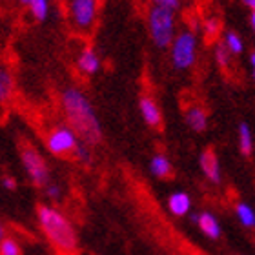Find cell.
<instances>
[{
	"label": "cell",
	"mask_w": 255,
	"mask_h": 255,
	"mask_svg": "<svg viewBox=\"0 0 255 255\" xmlns=\"http://www.w3.org/2000/svg\"><path fill=\"white\" fill-rule=\"evenodd\" d=\"M197 46H199V40H197V35L193 31L184 29V31L177 33L175 40L170 46V57L173 68L179 71L190 69L197 60Z\"/></svg>",
	"instance_id": "cell-4"
},
{
	"label": "cell",
	"mask_w": 255,
	"mask_h": 255,
	"mask_svg": "<svg viewBox=\"0 0 255 255\" xmlns=\"http://www.w3.org/2000/svg\"><path fill=\"white\" fill-rule=\"evenodd\" d=\"M168 210L175 217H184L191 210V199L186 191H173L168 197Z\"/></svg>",
	"instance_id": "cell-11"
},
{
	"label": "cell",
	"mask_w": 255,
	"mask_h": 255,
	"mask_svg": "<svg viewBox=\"0 0 255 255\" xmlns=\"http://www.w3.org/2000/svg\"><path fill=\"white\" fill-rule=\"evenodd\" d=\"M224 46L228 48V51L232 55H241L243 49H245V44H243V38L237 35L235 31H226L224 33Z\"/></svg>",
	"instance_id": "cell-17"
},
{
	"label": "cell",
	"mask_w": 255,
	"mask_h": 255,
	"mask_svg": "<svg viewBox=\"0 0 255 255\" xmlns=\"http://www.w3.org/2000/svg\"><path fill=\"white\" fill-rule=\"evenodd\" d=\"M235 215L239 219V223L245 228H255V210L246 204V202H237L235 204Z\"/></svg>",
	"instance_id": "cell-16"
},
{
	"label": "cell",
	"mask_w": 255,
	"mask_h": 255,
	"mask_svg": "<svg viewBox=\"0 0 255 255\" xmlns=\"http://www.w3.org/2000/svg\"><path fill=\"white\" fill-rule=\"evenodd\" d=\"M250 64H252V68L255 69V51H254V53L250 55Z\"/></svg>",
	"instance_id": "cell-29"
},
{
	"label": "cell",
	"mask_w": 255,
	"mask_h": 255,
	"mask_svg": "<svg viewBox=\"0 0 255 255\" xmlns=\"http://www.w3.org/2000/svg\"><path fill=\"white\" fill-rule=\"evenodd\" d=\"M18 2H20V4H24V5H29V2H31V0H18Z\"/></svg>",
	"instance_id": "cell-30"
},
{
	"label": "cell",
	"mask_w": 255,
	"mask_h": 255,
	"mask_svg": "<svg viewBox=\"0 0 255 255\" xmlns=\"http://www.w3.org/2000/svg\"><path fill=\"white\" fill-rule=\"evenodd\" d=\"M80 142L79 135L69 124H59L55 126L46 137V148L51 155L66 157L69 153H75L77 144Z\"/></svg>",
	"instance_id": "cell-6"
},
{
	"label": "cell",
	"mask_w": 255,
	"mask_h": 255,
	"mask_svg": "<svg viewBox=\"0 0 255 255\" xmlns=\"http://www.w3.org/2000/svg\"><path fill=\"white\" fill-rule=\"evenodd\" d=\"M237 135H239V151L245 157H250L254 151V133H252L250 126L246 123H241Z\"/></svg>",
	"instance_id": "cell-15"
},
{
	"label": "cell",
	"mask_w": 255,
	"mask_h": 255,
	"mask_svg": "<svg viewBox=\"0 0 255 255\" xmlns=\"http://www.w3.org/2000/svg\"><path fill=\"white\" fill-rule=\"evenodd\" d=\"M91 146H88L86 142H82L80 140L79 144H77V149H75V157L80 160V162H84V164H90L91 162V151H90Z\"/></svg>",
	"instance_id": "cell-22"
},
{
	"label": "cell",
	"mask_w": 255,
	"mask_h": 255,
	"mask_svg": "<svg viewBox=\"0 0 255 255\" xmlns=\"http://www.w3.org/2000/svg\"><path fill=\"white\" fill-rule=\"evenodd\" d=\"M77 66L82 73L86 75H95L101 69V57L97 55L93 48H86L80 51L79 59H77Z\"/></svg>",
	"instance_id": "cell-12"
},
{
	"label": "cell",
	"mask_w": 255,
	"mask_h": 255,
	"mask_svg": "<svg viewBox=\"0 0 255 255\" xmlns=\"http://www.w3.org/2000/svg\"><path fill=\"white\" fill-rule=\"evenodd\" d=\"M29 11H31V15L35 20H46L49 15V0H31L29 2Z\"/></svg>",
	"instance_id": "cell-18"
},
{
	"label": "cell",
	"mask_w": 255,
	"mask_h": 255,
	"mask_svg": "<svg viewBox=\"0 0 255 255\" xmlns=\"http://www.w3.org/2000/svg\"><path fill=\"white\" fill-rule=\"evenodd\" d=\"M20 160L29 181L37 188H46L49 184V168L42 153L33 146H24L20 151Z\"/></svg>",
	"instance_id": "cell-5"
},
{
	"label": "cell",
	"mask_w": 255,
	"mask_h": 255,
	"mask_svg": "<svg viewBox=\"0 0 255 255\" xmlns=\"http://www.w3.org/2000/svg\"><path fill=\"white\" fill-rule=\"evenodd\" d=\"M191 223H195L202 234L206 235L208 239H212V241H217L219 237H221V234H223L221 224H219L217 217H215L212 212L193 213V215H191Z\"/></svg>",
	"instance_id": "cell-9"
},
{
	"label": "cell",
	"mask_w": 255,
	"mask_h": 255,
	"mask_svg": "<svg viewBox=\"0 0 255 255\" xmlns=\"http://www.w3.org/2000/svg\"><path fill=\"white\" fill-rule=\"evenodd\" d=\"M202 29H204V33H206V37H215L219 31V22L215 20V18H208L206 22H204V26H202Z\"/></svg>",
	"instance_id": "cell-23"
},
{
	"label": "cell",
	"mask_w": 255,
	"mask_h": 255,
	"mask_svg": "<svg viewBox=\"0 0 255 255\" xmlns=\"http://www.w3.org/2000/svg\"><path fill=\"white\" fill-rule=\"evenodd\" d=\"M148 31L151 42L160 49L170 48L175 40V11L151 5L148 11Z\"/></svg>",
	"instance_id": "cell-3"
},
{
	"label": "cell",
	"mask_w": 255,
	"mask_h": 255,
	"mask_svg": "<svg viewBox=\"0 0 255 255\" xmlns=\"http://www.w3.org/2000/svg\"><path fill=\"white\" fill-rule=\"evenodd\" d=\"M195 255H197V254H195Z\"/></svg>",
	"instance_id": "cell-32"
},
{
	"label": "cell",
	"mask_w": 255,
	"mask_h": 255,
	"mask_svg": "<svg viewBox=\"0 0 255 255\" xmlns=\"http://www.w3.org/2000/svg\"><path fill=\"white\" fill-rule=\"evenodd\" d=\"M37 221L46 239L60 254L69 255L77 250V246H79L77 230H75L73 223L60 210L49 206V204H40L37 208Z\"/></svg>",
	"instance_id": "cell-2"
},
{
	"label": "cell",
	"mask_w": 255,
	"mask_h": 255,
	"mask_svg": "<svg viewBox=\"0 0 255 255\" xmlns=\"http://www.w3.org/2000/svg\"><path fill=\"white\" fill-rule=\"evenodd\" d=\"M60 102H62L64 117L68 121L66 124L73 128L80 140L86 142L88 146H95V144L101 142V121L97 117L95 110H93L90 99L86 97L84 91L80 88L69 86L62 91Z\"/></svg>",
	"instance_id": "cell-1"
},
{
	"label": "cell",
	"mask_w": 255,
	"mask_h": 255,
	"mask_svg": "<svg viewBox=\"0 0 255 255\" xmlns=\"http://www.w3.org/2000/svg\"><path fill=\"white\" fill-rule=\"evenodd\" d=\"M11 88H13V80H11L9 71H7V69H2V71H0V101L2 102L9 99Z\"/></svg>",
	"instance_id": "cell-20"
},
{
	"label": "cell",
	"mask_w": 255,
	"mask_h": 255,
	"mask_svg": "<svg viewBox=\"0 0 255 255\" xmlns=\"http://www.w3.org/2000/svg\"><path fill=\"white\" fill-rule=\"evenodd\" d=\"M254 80H255V69H254Z\"/></svg>",
	"instance_id": "cell-31"
},
{
	"label": "cell",
	"mask_w": 255,
	"mask_h": 255,
	"mask_svg": "<svg viewBox=\"0 0 255 255\" xmlns=\"http://www.w3.org/2000/svg\"><path fill=\"white\" fill-rule=\"evenodd\" d=\"M46 195H48L51 201H59L60 197H62V190H60L59 184H53V182H49L48 186H46Z\"/></svg>",
	"instance_id": "cell-25"
},
{
	"label": "cell",
	"mask_w": 255,
	"mask_h": 255,
	"mask_svg": "<svg viewBox=\"0 0 255 255\" xmlns=\"http://www.w3.org/2000/svg\"><path fill=\"white\" fill-rule=\"evenodd\" d=\"M199 164H201V170L208 181L212 182V184H221V181H223L221 164H219L217 153H215L212 148H208L202 151L201 157H199Z\"/></svg>",
	"instance_id": "cell-8"
},
{
	"label": "cell",
	"mask_w": 255,
	"mask_h": 255,
	"mask_svg": "<svg viewBox=\"0 0 255 255\" xmlns=\"http://www.w3.org/2000/svg\"><path fill=\"white\" fill-rule=\"evenodd\" d=\"M186 124L190 129H193V131L201 133L206 129L208 126V115L206 112L202 110L201 106H191L186 110Z\"/></svg>",
	"instance_id": "cell-13"
},
{
	"label": "cell",
	"mask_w": 255,
	"mask_h": 255,
	"mask_svg": "<svg viewBox=\"0 0 255 255\" xmlns=\"http://www.w3.org/2000/svg\"><path fill=\"white\" fill-rule=\"evenodd\" d=\"M99 0H69V15L77 29H90L97 20Z\"/></svg>",
	"instance_id": "cell-7"
},
{
	"label": "cell",
	"mask_w": 255,
	"mask_h": 255,
	"mask_svg": "<svg viewBox=\"0 0 255 255\" xmlns=\"http://www.w3.org/2000/svg\"><path fill=\"white\" fill-rule=\"evenodd\" d=\"M0 255H24L22 246L13 237H2L0 239Z\"/></svg>",
	"instance_id": "cell-19"
},
{
	"label": "cell",
	"mask_w": 255,
	"mask_h": 255,
	"mask_svg": "<svg viewBox=\"0 0 255 255\" xmlns=\"http://www.w3.org/2000/svg\"><path fill=\"white\" fill-rule=\"evenodd\" d=\"M138 110H140V115H142L144 123L151 128H160L162 124V113H160L159 104L151 99V97H140L138 101Z\"/></svg>",
	"instance_id": "cell-10"
},
{
	"label": "cell",
	"mask_w": 255,
	"mask_h": 255,
	"mask_svg": "<svg viewBox=\"0 0 255 255\" xmlns=\"http://www.w3.org/2000/svg\"><path fill=\"white\" fill-rule=\"evenodd\" d=\"M2 186H4V190L13 191V190H16V181L13 179V177L4 175V177H2Z\"/></svg>",
	"instance_id": "cell-26"
},
{
	"label": "cell",
	"mask_w": 255,
	"mask_h": 255,
	"mask_svg": "<svg viewBox=\"0 0 255 255\" xmlns=\"http://www.w3.org/2000/svg\"><path fill=\"white\" fill-rule=\"evenodd\" d=\"M250 24H252V27H254V31H255V11H252V16H250Z\"/></svg>",
	"instance_id": "cell-28"
},
{
	"label": "cell",
	"mask_w": 255,
	"mask_h": 255,
	"mask_svg": "<svg viewBox=\"0 0 255 255\" xmlns=\"http://www.w3.org/2000/svg\"><path fill=\"white\" fill-rule=\"evenodd\" d=\"M149 171L157 179H166L171 175V162L164 153H157L149 160Z\"/></svg>",
	"instance_id": "cell-14"
},
{
	"label": "cell",
	"mask_w": 255,
	"mask_h": 255,
	"mask_svg": "<svg viewBox=\"0 0 255 255\" xmlns=\"http://www.w3.org/2000/svg\"><path fill=\"white\" fill-rule=\"evenodd\" d=\"M245 2V5H248L252 11H255V0H243Z\"/></svg>",
	"instance_id": "cell-27"
},
{
	"label": "cell",
	"mask_w": 255,
	"mask_h": 255,
	"mask_svg": "<svg viewBox=\"0 0 255 255\" xmlns=\"http://www.w3.org/2000/svg\"><path fill=\"white\" fill-rule=\"evenodd\" d=\"M230 57H232V53L228 51V48L224 46V42H219L217 46H215V60H217V64L221 66V68H228L230 66Z\"/></svg>",
	"instance_id": "cell-21"
},
{
	"label": "cell",
	"mask_w": 255,
	"mask_h": 255,
	"mask_svg": "<svg viewBox=\"0 0 255 255\" xmlns=\"http://www.w3.org/2000/svg\"><path fill=\"white\" fill-rule=\"evenodd\" d=\"M153 5H159V7H166V9L177 11L181 7V0H151Z\"/></svg>",
	"instance_id": "cell-24"
}]
</instances>
